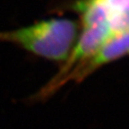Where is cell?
I'll return each mask as SVG.
<instances>
[{"instance_id":"8992f818","label":"cell","mask_w":129,"mask_h":129,"mask_svg":"<svg viewBox=\"0 0 129 129\" xmlns=\"http://www.w3.org/2000/svg\"><path fill=\"white\" fill-rule=\"evenodd\" d=\"M109 29L111 30V33L116 34L123 30L129 29V7L121 14L117 16V18L112 20L109 22Z\"/></svg>"},{"instance_id":"277c9868","label":"cell","mask_w":129,"mask_h":129,"mask_svg":"<svg viewBox=\"0 0 129 129\" xmlns=\"http://www.w3.org/2000/svg\"><path fill=\"white\" fill-rule=\"evenodd\" d=\"M74 9L80 14L83 29L109 26L110 15L101 0H79Z\"/></svg>"},{"instance_id":"3957f363","label":"cell","mask_w":129,"mask_h":129,"mask_svg":"<svg viewBox=\"0 0 129 129\" xmlns=\"http://www.w3.org/2000/svg\"><path fill=\"white\" fill-rule=\"evenodd\" d=\"M127 55H129V29L109 37L91 58L72 69L61 80L57 90L69 82L79 83L100 67Z\"/></svg>"},{"instance_id":"7a4b0ae2","label":"cell","mask_w":129,"mask_h":129,"mask_svg":"<svg viewBox=\"0 0 129 129\" xmlns=\"http://www.w3.org/2000/svg\"><path fill=\"white\" fill-rule=\"evenodd\" d=\"M111 36L112 33L109 25L83 29L78 41L73 47L68 57L64 61L59 71L36 94L31 96L30 101H42L54 94L57 91V86L61 80L72 69L91 58Z\"/></svg>"},{"instance_id":"5b68a950","label":"cell","mask_w":129,"mask_h":129,"mask_svg":"<svg viewBox=\"0 0 129 129\" xmlns=\"http://www.w3.org/2000/svg\"><path fill=\"white\" fill-rule=\"evenodd\" d=\"M110 15V22L129 7V0H101Z\"/></svg>"},{"instance_id":"6da1fadb","label":"cell","mask_w":129,"mask_h":129,"mask_svg":"<svg viewBox=\"0 0 129 129\" xmlns=\"http://www.w3.org/2000/svg\"><path fill=\"white\" fill-rule=\"evenodd\" d=\"M77 37V25L69 19L51 18L12 30H0V42H8L53 61L68 57Z\"/></svg>"}]
</instances>
